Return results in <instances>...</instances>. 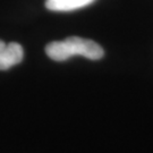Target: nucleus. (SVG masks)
Segmentation results:
<instances>
[{
	"mask_svg": "<svg viewBox=\"0 0 153 153\" xmlns=\"http://www.w3.org/2000/svg\"><path fill=\"white\" fill-rule=\"evenodd\" d=\"M95 0H47L45 7L52 11H71L93 4Z\"/></svg>",
	"mask_w": 153,
	"mask_h": 153,
	"instance_id": "obj_3",
	"label": "nucleus"
},
{
	"mask_svg": "<svg viewBox=\"0 0 153 153\" xmlns=\"http://www.w3.org/2000/svg\"><path fill=\"white\" fill-rule=\"evenodd\" d=\"M49 58L56 61H64L74 56H82L91 60H98L103 57V49L97 42L79 36H69L62 41L51 42L45 47Z\"/></svg>",
	"mask_w": 153,
	"mask_h": 153,
	"instance_id": "obj_1",
	"label": "nucleus"
},
{
	"mask_svg": "<svg viewBox=\"0 0 153 153\" xmlns=\"http://www.w3.org/2000/svg\"><path fill=\"white\" fill-rule=\"evenodd\" d=\"M24 57V50L16 42L6 43L0 40V71L9 69L19 64Z\"/></svg>",
	"mask_w": 153,
	"mask_h": 153,
	"instance_id": "obj_2",
	"label": "nucleus"
}]
</instances>
